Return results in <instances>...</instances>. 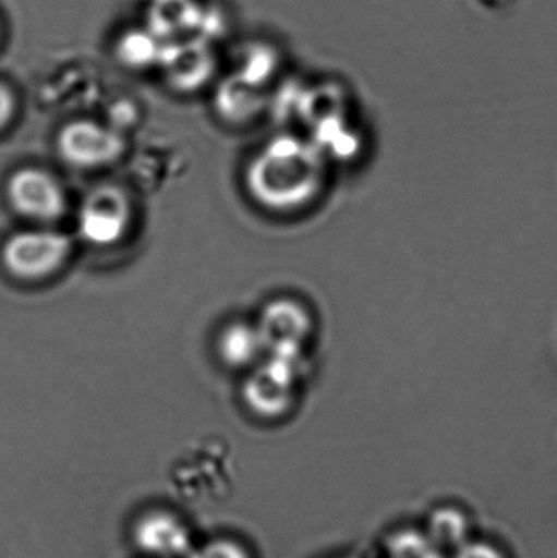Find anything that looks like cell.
Instances as JSON below:
<instances>
[{
	"instance_id": "1",
	"label": "cell",
	"mask_w": 557,
	"mask_h": 558,
	"mask_svg": "<svg viewBox=\"0 0 557 558\" xmlns=\"http://www.w3.org/2000/svg\"><path fill=\"white\" fill-rule=\"evenodd\" d=\"M323 170L316 153L294 137H278L264 147L245 172L252 198L271 211H291L319 192Z\"/></svg>"
},
{
	"instance_id": "2",
	"label": "cell",
	"mask_w": 557,
	"mask_h": 558,
	"mask_svg": "<svg viewBox=\"0 0 557 558\" xmlns=\"http://www.w3.org/2000/svg\"><path fill=\"white\" fill-rule=\"evenodd\" d=\"M71 251V239L61 232L20 231L3 242L0 264L10 277L20 281H39L61 270Z\"/></svg>"
},
{
	"instance_id": "3",
	"label": "cell",
	"mask_w": 557,
	"mask_h": 558,
	"mask_svg": "<svg viewBox=\"0 0 557 558\" xmlns=\"http://www.w3.org/2000/svg\"><path fill=\"white\" fill-rule=\"evenodd\" d=\"M10 208L33 221L49 222L62 218L68 208L64 190L51 173L41 169L16 170L5 185Z\"/></svg>"
},
{
	"instance_id": "4",
	"label": "cell",
	"mask_w": 557,
	"mask_h": 558,
	"mask_svg": "<svg viewBox=\"0 0 557 558\" xmlns=\"http://www.w3.org/2000/svg\"><path fill=\"white\" fill-rule=\"evenodd\" d=\"M131 222V205L126 195L114 186H100L92 192L78 211V234L98 247L117 244Z\"/></svg>"
},
{
	"instance_id": "5",
	"label": "cell",
	"mask_w": 557,
	"mask_h": 558,
	"mask_svg": "<svg viewBox=\"0 0 557 558\" xmlns=\"http://www.w3.org/2000/svg\"><path fill=\"white\" fill-rule=\"evenodd\" d=\"M58 150L65 162L82 169L107 166L124 153V141L113 128L95 121H72L58 136Z\"/></svg>"
},
{
	"instance_id": "6",
	"label": "cell",
	"mask_w": 557,
	"mask_h": 558,
	"mask_svg": "<svg viewBox=\"0 0 557 558\" xmlns=\"http://www.w3.org/2000/svg\"><path fill=\"white\" fill-rule=\"evenodd\" d=\"M298 350L300 348L271 351L270 361L249 377L244 387L245 402L258 415H283L290 407Z\"/></svg>"
},
{
	"instance_id": "7",
	"label": "cell",
	"mask_w": 557,
	"mask_h": 558,
	"mask_svg": "<svg viewBox=\"0 0 557 558\" xmlns=\"http://www.w3.org/2000/svg\"><path fill=\"white\" fill-rule=\"evenodd\" d=\"M310 315L303 305L278 299L270 302L262 312L257 328L265 350H281V348H300L301 341L310 331Z\"/></svg>"
},
{
	"instance_id": "8",
	"label": "cell",
	"mask_w": 557,
	"mask_h": 558,
	"mask_svg": "<svg viewBox=\"0 0 557 558\" xmlns=\"http://www.w3.org/2000/svg\"><path fill=\"white\" fill-rule=\"evenodd\" d=\"M265 343L257 327L232 324L219 338V354L229 366L241 367L257 361L264 353Z\"/></svg>"
},
{
	"instance_id": "9",
	"label": "cell",
	"mask_w": 557,
	"mask_h": 558,
	"mask_svg": "<svg viewBox=\"0 0 557 558\" xmlns=\"http://www.w3.org/2000/svg\"><path fill=\"white\" fill-rule=\"evenodd\" d=\"M141 546L150 553L173 554L185 547L186 534L175 521L166 517H154L140 531Z\"/></svg>"
},
{
	"instance_id": "10",
	"label": "cell",
	"mask_w": 557,
	"mask_h": 558,
	"mask_svg": "<svg viewBox=\"0 0 557 558\" xmlns=\"http://www.w3.org/2000/svg\"><path fill=\"white\" fill-rule=\"evenodd\" d=\"M435 546L437 544L417 534H399L391 544V550L395 558H440Z\"/></svg>"
},
{
	"instance_id": "11",
	"label": "cell",
	"mask_w": 557,
	"mask_h": 558,
	"mask_svg": "<svg viewBox=\"0 0 557 558\" xmlns=\"http://www.w3.org/2000/svg\"><path fill=\"white\" fill-rule=\"evenodd\" d=\"M435 539L440 543H461L464 536V521L455 511H438L432 521Z\"/></svg>"
},
{
	"instance_id": "12",
	"label": "cell",
	"mask_w": 557,
	"mask_h": 558,
	"mask_svg": "<svg viewBox=\"0 0 557 558\" xmlns=\"http://www.w3.org/2000/svg\"><path fill=\"white\" fill-rule=\"evenodd\" d=\"M16 108H19V101H16L15 92L9 84L0 81V134L15 120Z\"/></svg>"
},
{
	"instance_id": "13",
	"label": "cell",
	"mask_w": 557,
	"mask_h": 558,
	"mask_svg": "<svg viewBox=\"0 0 557 558\" xmlns=\"http://www.w3.org/2000/svg\"><path fill=\"white\" fill-rule=\"evenodd\" d=\"M457 558H506L499 549L487 543H464Z\"/></svg>"
},
{
	"instance_id": "14",
	"label": "cell",
	"mask_w": 557,
	"mask_h": 558,
	"mask_svg": "<svg viewBox=\"0 0 557 558\" xmlns=\"http://www.w3.org/2000/svg\"><path fill=\"white\" fill-rule=\"evenodd\" d=\"M202 558H241V556H239L238 550L221 544V546H215L206 550L205 556H202Z\"/></svg>"
},
{
	"instance_id": "15",
	"label": "cell",
	"mask_w": 557,
	"mask_h": 558,
	"mask_svg": "<svg viewBox=\"0 0 557 558\" xmlns=\"http://www.w3.org/2000/svg\"><path fill=\"white\" fill-rule=\"evenodd\" d=\"M0 35H2V29H0Z\"/></svg>"
}]
</instances>
